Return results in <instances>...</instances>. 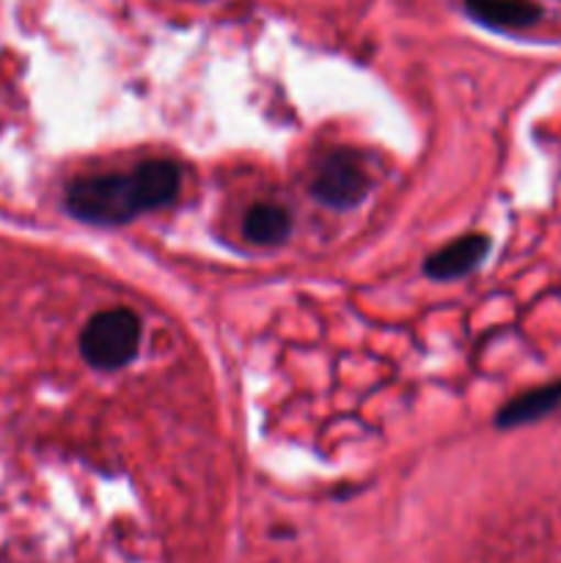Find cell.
I'll use <instances>...</instances> for the list:
<instances>
[{"mask_svg": "<svg viewBox=\"0 0 561 563\" xmlns=\"http://www.w3.org/2000/svg\"><path fill=\"white\" fill-rule=\"evenodd\" d=\"M561 407V383L542 385V388H534L528 394L515 396L509 405H504L495 418V427L501 429H515L526 427V423L539 421V418L550 416L553 410Z\"/></svg>", "mask_w": 561, "mask_h": 563, "instance_id": "obj_6", "label": "cell"}, {"mask_svg": "<svg viewBox=\"0 0 561 563\" xmlns=\"http://www.w3.org/2000/svg\"><path fill=\"white\" fill-rule=\"evenodd\" d=\"M465 9L476 22L501 31L528 27L542 16V9L534 0H465Z\"/></svg>", "mask_w": 561, "mask_h": 563, "instance_id": "obj_7", "label": "cell"}, {"mask_svg": "<svg viewBox=\"0 0 561 563\" xmlns=\"http://www.w3.org/2000/svg\"><path fill=\"white\" fill-rule=\"evenodd\" d=\"M66 209L77 220L99 225L127 223L141 212L130 174L86 176L72 181L66 190Z\"/></svg>", "mask_w": 561, "mask_h": 563, "instance_id": "obj_1", "label": "cell"}, {"mask_svg": "<svg viewBox=\"0 0 561 563\" xmlns=\"http://www.w3.org/2000/svg\"><path fill=\"white\" fill-rule=\"evenodd\" d=\"M141 322L127 308H110L88 319L80 333V352L88 366L116 372L138 355Z\"/></svg>", "mask_w": 561, "mask_h": 563, "instance_id": "obj_2", "label": "cell"}, {"mask_svg": "<svg viewBox=\"0 0 561 563\" xmlns=\"http://www.w3.org/2000/svg\"><path fill=\"white\" fill-rule=\"evenodd\" d=\"M130 176L141 212L170 203L182 187V174L170 159H148V163L138 165Z\"/></svg>", "mask_w": 561, "mask_h": 563, "instance_id": "obj_5", "label": "cell"}, {"mask_svg": "<svg viewBox=\"0 0 561 563\" xmlns=\"http://www.w3.org/2000/svg\"><path fill=\"white\" fill-rule=\"evenodd\" d=\"M490 251V240L484 234H465L460 240L449 242L438 253L427 258L424 273L435 280H454L462 275L473 273L484 262Z\"/></svg>", "mask_w": 561, "mask_h": 563, "instance_id": "obj_4", "label": "cell"}, {"mask_svg": "<svg viewBox=\"0 0 561 563\" xmlns=\"http://www.w3.org/2000/svg\"><path fill=\"white\" fill-rule=\"evenodd\" d=\"M242 231H245L248 240L258 242V245H278L289 236L292 218L278 203H256V207L248 209Z\"/></svg>", "mask_w": 561, "mask_h": 563, "instance_id": "obj_8", "label": "cell"}, {"mask_svg": "<svg viewBox=\"0 0 561 563\" xmlns=\"http://www.w3.org/2000/svg\"><path fill=\"white\" fill-rule=\"evenodd\" d=\"M369 190V176L350 154H333L322 163L319 174L314 176L311 192L317 201L333 209H350L363 201Z\"/></svg>", "mask_w": 561, "mask_h": 563, "instance_id": "obj_3", "label": "cell"}]
</instances>
